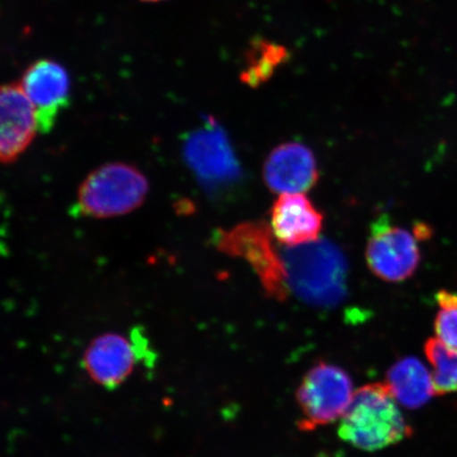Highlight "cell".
<instances>
[{"mask_svg": "<svg viewBox=\"0 0 457 457\" xmlns=\"http://www.w3.org/2000/svg\"><path fill=\"white\" fill-rule=\"evenodd\" d=\"M147 356V346L139 330L130 339L118 334H105L91 343L85 352L84 367L96 384L116 387L128 379L136 364Z\"/></svg>", "mask_w": 457, "mask_h": 457, "instance_id": "obj_8", "label": "cell"}, {"mask_svg": "<svg viewBox=\"0 0 457 457\" xmlns=\"http://www.w3.org/2000/svg\"><path fill=\"white\" fill-rule=\"evenodd\" d=\"M271 231L265 222H245L231 230H220L216 245L222 253L247 261L266 293L272 298L284 300L288 289L282 256L273 245Z\"/></svg>", "mask_w": 457, "mask_h": 457, "instance_id": "obj_4", "label": "cell"}, {"mask_svg": "<svg viewBox=\"0 0 457 457\" xmlns=\"http://www.w3.org/2000/svg\"><path fill=\"white\" fill-rule=\"evenodd\" d=\"M38 130L36 108L20 83L4 85L0 94V157L15 162L31 145Z\"/></svg>", "mask_w": 457, "mask_h": 457, "instance_id": "obj_10", "label": "cell"}, {"mask_svg": "<svg viewBox=\"0 0 457 457\" xmlns=\"http://www.w3.org/2000/svg\"><path fill=\"white\" fill-rule=\"evenodd\" d=\"M351 377L337 365L321 362L308 370L296 393L302 430H314L341 419L353 397Z\"/></svg>", "mask_w": 457, "mask_h": 457, "instance_id": "obj_5", "label": "cell"}, {"mask_svg": "<svg viewBox=\"0 0 457 457\" xmlns=\"http://www.w3.org/2000/svg\"><path fill=\"white\" fill-rule=\"evenodd\" d=\"M20 84L36 108L38 130L47 133L70 103L71 79L65 68L53 60H39L28 67Z\"/></svg>", "mask_w": 457, "mask_h": 457, "instance_id": "obj_9", "label": "cell"}, {"mask_svg": "<svg viewBox=\"0 0 457 457\" xmlns=\"http://www.w3.org/2000/svg\"><path fill=\"white\" fill-rule=\"evenodd\" d=\"M185 153L188 164L205 185L227 187L241 179L242 169L225 130L213 119H209L186 141Z\"/></svg>", "mask_w": 457, "mask_h": 457, "instance_id": "obj_7", "label": "cell"}, {"mask_svg": "<svg viewBox=\"0 0 457 457\" xmlns=\"http://www.w3.org/2000/svg\"><path fill=\"white\" fill-rule=\"evenodd\" d=\"M264 180L272 192L298 194L317 184L319 170L313 153L298 142L274 148L264 164Z\"/></svg>", "mask_w": 457, "mask_h": 457, "instance_id": "obj_11", "label": "cell"}, {"mask_svg": "<svg viewBox=\"0 0 457 457\" xmlns=\"http://www.w3.org/2000/svg\"><path fill=\"white\" fill-rule=\"evenodd\" d=\"M436 300L441 308L457 307V294L448 290H441L436 295Z\"/></svg>", "mask_w": 457, "mask_h": 457, "instance_id": "obj_17", "label": "cell"}, {"mask_svg": "<svg viewBox=\"0 0 457 457\" xmlns=\"http://www.w3.org/2000/svg\"><path fill=\"white\" fill-rule=\"evenodd\" d=\"M147 192L148 181L138 169L123 162L107 163L79 187L78 209L85 216L110 219L139 208Z\"/></svg>", "mask_w": 457, "mask_h": 457, "instance_id": "obj_3", "label": "cell"}, {"mask_svg": "<svg viewBox=\"0 0 457 457\" xmlns=\"http://www.w3.org/2000/svg\"><path fill=\"white\" fill-rule=\"evenodd\" d=\"M338 432L343 441L364 451L390 447L413 433L386 384L359 388L341 417Z\"/></svg>", "mask_w": 457, "mask_h": 457, "instance_id": "obj_2", "label": "cell"}, {"mask_svg": "<svg viewBox=\"0 0 457 457\" xmlns=\"http://www.w3.org/2000/svg\"><path fill=\"white\" fill-rule=\"evenodd\" d=\"M322 226L323 215L301 193L282 194L273 204L271 230L283 245L294 247L318 241Z\"/></svg>", "mask_w": 457, "mask_h": 457, "instance_id": "obj_12", "label": "cell"}, {"mask_svg": "<svg viewBox=\"0 0 457 457\" xmlns=\"http://www.w3.org/2000/svg\"><path fill=\"white\" fill-rule=\"evenodd\" d=\"M434 328L437 339L450 350L457 352V307L441 308Z\"/></svg>", "mask_w": 457, "mask_h": 457, "instance_id": "obj_16", "label": "cell"}, {"mask_svg": "<svg viewBox=\"0 0 457 457\" xmlns=\"http://www.w3.org/2000/svg\"><path fill=\"white\" fill-rule=\"evenodd\" d=\"M386 386L397 403L408 409L424 407L437 395L431 371L415 357H405L394 364L388 370Z\"/></svg>", "mask_w": 457, "mask_h": 457, "instance_id": "obj_13", "label": "cell"}, {"mask_svg": "<svg viewBox=\"0 0 457 457\" xmlns=\"http://www.w3.org/2000/svg\"><path fill=\"white\" fill-rule=\"evenodd\" d=\"M286 285L308 305L331 308L347 293V260L328 239L294 245L282 251Z\"/></svg>", "mask_w": 457, "mask_h": 457, "instance_id": "obj_1", "label": "cell"}, {"mask_svg": "<svg viewBox=\"0 0 457 457\" xmlns=\"http://www.w3.org/2000/svg\"><path fill=\"white\" fill-rule=\"evenodd\" d=\"M288 60V50L278 43L259 38L251 44L247 66L241 74L242 81L257 87L270 79L279 66Z\"/></svg>", "mask_w": 457, "mask_h": 457, "instance_id": "obj_14", "label": "cell"}, {"mask_svg": "<svg viewBox=\"0 0 457 457\" xmlns=\"http://www.w3.org/2000/svg\"><path fill=\"white\" fill-rule=\"evenodd\" d=\"M142 2L157 3V2H162V0H142Z\"/></svg>", "mask_w": 457, "mask_h": 457, "instance_id": "obj_18", "label": "cell"}, {"mask_svg": "<svg viewBox=\"0 0 457 457\" xmlns=\"http://www.w3.org/2000/svg\"><path fill=\"white\" fill-rule=\"evenodd\" d=\"M425 353L432 367L437 395L457 392V352L445 346L437 338L426 342Z\"/></svg>", "mask_w": 457, "mask_h": 457, "instance_id": "obj_15", "label": "cell"}, {"mask_svg": "<svg viewBox=\"0 0 457 457\" xmlns=\"http://www.w3.org/2000/svg\"><path fill=\"white\" fill-rule=\"evenodd\" d=\"M367 261L371 272L384 281H405L420 266V251L417 237L381 217L371 228Z\"/></svg>", "mask_w": 457, "mask_h": 457, "instance_id": "obj_6", "label": "cell"}]
</instances>
